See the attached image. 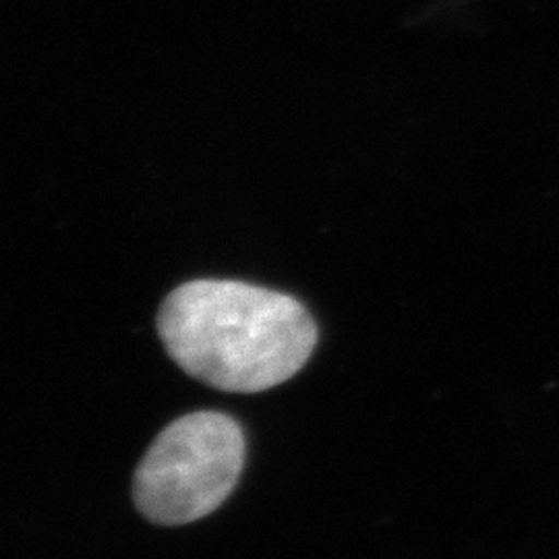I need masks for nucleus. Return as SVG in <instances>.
Here are the masks:
<instances>
[{"label": "nucleus", "instance_id": "1", "mask_svg": "<svg viewBox=\"0 0 559 559\" xmlns=\"http://www.w3.org/2000/svg\"><path fill=\"white\" fill-rule=\"evenodd\" d=\"M170 359L222 392L255 394L299 373L318 328L299 300L235 280H193L158 311Z\"/></svg>", "mask_w": 559, "mask_h": 559}, {"label": "nucleus", "instance_id": "2", "mask_svg": "<svg viewBox=\"0 0 559 559\" xmlns=\"http://www.w3.org/2000/svg\"><path fill=\"white\" fill-rule=\"evenodd\" d=\"M245 464V436L228 415L201 411L170 423L133 479V500L156 524L179 526L218 510Z\"/></svg>", "mask_w": 559, "mask_h": 559}]
</instances>
